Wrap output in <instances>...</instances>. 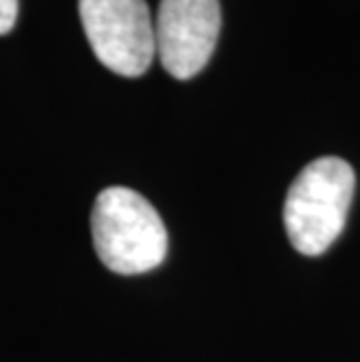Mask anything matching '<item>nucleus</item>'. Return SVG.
Instances as JSON below:
<instances>
[{
    "label": "nucleus",
    "mask_w": 360,
    "mask_h": 362,
    "mask_svg": "<svg viewBox=\"0 0 360 362\" xmlns=\"http://www.w3.org/2000/svg\"><path fill=\"white\" fill-rule=\"evenodd\" d=\"M220 35L218 0H162L155 21V49L175 80L202 73Z\"/></svg>",
    "instance_id": "nucleus-4"
},
{
    "label": "nucleus",
    "mask_w": 360,
    "mask_h": 362,
    "mask_svg": "<svg viewBox=\"0 0 360 362\" xmlns=\"http://www.w3.org/2000/svg\"><path fill=\"white\" fill-rule=\"evenodd\" d=\"M91 238L98 259L122 276L152 272L168 250L166 227L155 206L129 187H108L96 197Z\"/></svg>",
    "instance_id": "nucleus-2"
},
{
    "label": "nucleus",
    "mask_w": 360,
    "mask_h": 362,
    "mask_svg": "<svg viewBox=\"0 0 360 362\" xmlns=\"http://www.w3.org/2000/svg\"><path fill=\"white\" fill-rule=\"evenodd\" d=\"M91 52L108 71L141 78L155 59V21L145 0H80Z\"/></svg>",
    "instance_id": "nucleus-3"
},
{
    "label": "nucleus",
    "mask_w": 360,
    "mask_h": 362,
    "mask_svg": "<svg viewBox=\"0 0 360 362\" xmlns=\"http://www.w3.org/2000/svg\"><path fill=\"white\" fill-rule=\"evenodd\" d=\"M356 192V173L339 157L306 164L288 189L283 222L290 243L309 257L323 255L342 234Z\"/></svg>",
    "instance_id": "nucleus-1"
},
{
    "label": "nucleus",
    "mask_w": 360,
    "mask_h": 362,
    "mask_svg": "<svg viewBox=\"0 0 360 362\" xmlns=\"http://www.w3.org/2000/svg\"><path fill=\"white\" fill-rule=\"evenodd\" d=\"M19 0H0V35L10 33L17 24Z\"/></svg>",
    "instance_id": "nucleus-5"
}]
</instances>
